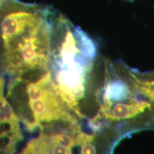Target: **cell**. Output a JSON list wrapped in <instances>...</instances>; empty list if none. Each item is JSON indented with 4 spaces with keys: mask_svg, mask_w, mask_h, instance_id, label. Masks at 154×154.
<instances>
[{
    "mask_svg": "<svg viewBox=\"0 0 154 154\" xmlns=\"http://www.w3.org/2000/svg\"><path fill=\"white\" fill-rule=\"evenodd\" d=\"M52 11L50 6L3 0L0 4V73L14 77L49 70Z\"/></svg>",
    "mask_w": 154,
    "mask_h": 154,
    "instance_id": "obj_1",
    "label": "cell"
},
{
    "mask_svg": "<svg viewBox=\"0 0 154 154\" xmlns=\"http://www.w3.org/2000/svg\"><path fill=\"white\" fill-rule=\"evenodd\" d=\"M5 81L0 76V151L14 154L23 139L19 119L5 95Z\"/></svg>",
    "mask_w": 154,
    "mask_h": 154,
    "instance_id": "obj_4",
    "label": "cell"
},
{
    "mask_svg": "<svg viewBox=\"0 0 154 154\" xmlns=\"http://www.w3.org/2000/svg\"><path fill=\"white\" fill-rule=\"evenodd\" d=\"M150 101L138 99L136 97L126 101L101 106L94 120L105 119L109 121H122L136 118L148 109H151Z\"/></svg>",
    "mask_w": 154,
    "mask_h": 154,
    "instance_id": "obj_5",
    "label": "cell"
},
{
    "mask_svg": "<svg viewBox=\"0 0 154 154\" xmlns=\"http://www.w3.org/2000/svg\"><path fill=\"white\" fill-rule=\"evenodd\" d=\"M94 136L79 131L76 135V145L81 146V154H96Z\"/></svg>",
    "mask_w": 154,
    "mask_h": 154,
    "instance_id": "obj_6",
    "label": "cell"
},
{
    "mask_svg": "<svg viewBox=\"0 0 154 154\" xmlns=\"http://www.w3.org/2000/svg\"><path fill=\"white\" fill-rule=\"evenodd\" d=\"M97 54L96 44L61 13L52 23L51 60L49 70L52 81L65 105L82 116L81 100L85 96L87 76Z\"/></svg>",
    "mask_w": 154,
    "mask_h": 154,
    "instance_id": "obj_2",
    "label": "cell"
},
{
    "mask_svg": "<svg viewBox=\"0 0 154 154\" xmlns=\"http://www.w3.org/2000/svg\"><path fill=\"white\" fill-rule=\"evenodd\" d=\"M2 2H3V0H0V4Z\"/></svg>",
    "mask_w": 154,
    "mask_h": 154,
    "instance_id": "obj_7",
    "label": "cell"
},
{
    "mask_svg": "<svg viewBox=\"0 0 154 154\" xmlns=\"http://www.w3.org/2000/svg\"><path fill=\"white\" fill-rule=\"evenodd\" d=\"M7 98L29 133L57 123L77 124L74 114L57 93L50 70L11 77Z\"/></svg>",
    "mask_w": 154,
    "mask_h": 154,
    "instance_id": "obj_3",
    "label": "cell"
}]
</instances>
